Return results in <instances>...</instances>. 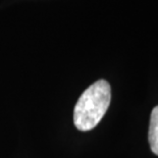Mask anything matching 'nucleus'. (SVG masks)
<instances>
[{"mask_svg": "<svg viewBox=\"0 0 158 158\" xmlns=\"http://www.w3.org/2000/svg\"><path fill=\"white\" fill-rule=\"evenodd\" d=\"M148 140L152 152L158 155V106L154 107L151 112Z\"/></svg>", "mask_w": 158, "mask_h": 158, "instance_id": "f03ea898", "label": "nucleus"}, {"mask_svg": "<svg viewBox=\"0 0 158 158\" xmlns=\"http://www.w3.org/2000/svg\"><path fill=\"white\" fill-rule=\"evenodd\" d=\"M111 101V88L105 80L91 85L79 98L73 110V123L78 130L94 129L106 113Z\"/></svg>", "mask_w": 158, "mask_h": 158, "instance_id": "f257e3e1", "label": "nucleus"}]
</instances>
